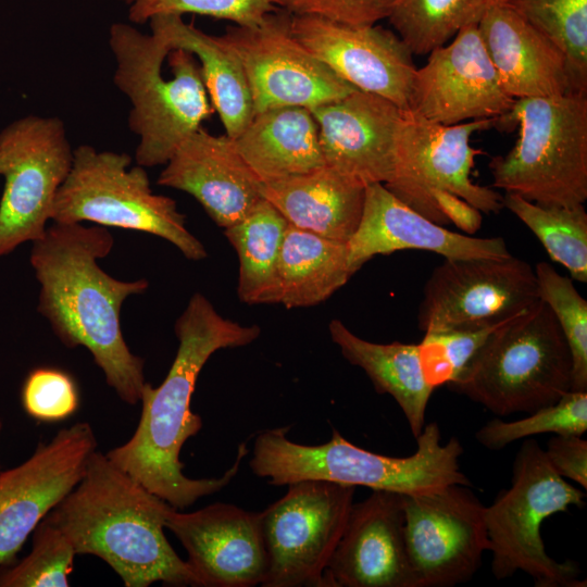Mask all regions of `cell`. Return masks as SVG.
Listing matches in <instances>:
<instances>
[{"mask_svg": "<svg viewBox=\"0 0 587 587\" xmlns=\"http://www.w3.org/2000/svg\"><path fill=\"white\" fill-rule=\"evenodd\" d=\"M174 328L178 348L166 377L158 387L146 382L135 433L105 454L150 492L185 509L226 487L248 452L240 444L234 464L221 477L195 479L183 473L182 448L202 427L190 408L197 378L214 352L250 345L261 328L223 317L200 292L191 296Z\"/></svg>", "mask_w": 587, "mask_h": 587, "instance_id": "obj_1", "label": "cell"}, {"mask_svg": "<svg viewBox=\"0 0 587 587\" xmlns=\"http://www.w3.org/2000/svg\"><path fill=\"white\" fill-rule=\"evenodd\" d=\"M114 245L99 225L54 223L33 241L29 262L39 283L38 312L67 348H86L107 384L126 403L140 401L146 384L142 358L134 354L121 329V308L143 294L145 278L125 282L98 264Z\"/></svg>", "mask_w": 587, "mask_h": 587, "instance_id": "obj_2", "label": "cell"}, {"mask_svg": "<svg viewBox=\"0 0 587 587\" xmlns=\"http://www.w3.org/2000/svg\"><path fill=\"white\" fill-rule=\"evenodd\" d=\"M171 508L96 450L83 478L45 519L67 537L76 554L102 559L126 587L157 582L202 587L165 537Z\"/></svg>", "mask_w": 587, "mask_h": 587, "instance_id": "obj_3", "label": "cell"}, {"mask_svg": "<svg viewBox=\"0 0 587 587\" xmlns=\"http://www.w3.org/2000/svg\"><path fill=\"white\" fill-rule=\"evenodd\" d=\"M288 430L289 427L265 429L254 439L249 465L270 485L319 479L404 496L427 494L452 484L471 486L459 464L461 442L451 437L442 445L436 422L424 425L415 437V452L402 458L360 448L335 428L329 441L315 446L291 441Z\"/></svg>", "mask_w": 587, "mask_h": 587, "instance_id": "obj_4", "label": "cell"}, {"mask_svg": "<svg viewBox=\"0 0 587 587\" xmlns=\"http://www.w3.org/2000/svg\"><path fill=\"white\" fill-rule=\"evenodd\" d=\"M114 85L130 102L128 126L137 135L136 164L164 165L209 118L213 107L197 58L170 50L154 34L117 22L109 30Z\"/></svg>", "mask_w": 587, "mask_h": 587, "instance_id": "obj_5", "label": "cell"}, {"mask_svg": "<svg viewBox=\"0 0 587 587\" xmlns=\"http://www.w3.org/2000/svg\"><path fill=\"white\" fill-rule=\"evenodd\" d=\"M447 385L498 416L555 403L572 390V360L549 307L539 299L494 329Z\"/></svg>", "mask_w": 587, "mask_h": 587, "instance_id": "obj_6", "label": "cell"}, {"mask_svg": "<svg viewBox=\"0 0 587 587\" xmlns=\"http://www.w3.org/2000/svg\"><path fill=\"white\" fill-rule=\"evenodd\" d=\"M519 126L504 155L489 163L492 186L546 205L587 200V92L514 99L496 125Z\"/></svg>", "mask_w": 587, "mask_h": 587, "instance_id": "obj_7", "label": "cell"}, {"mask_svg": "<svg viewBox=\"0 0 587 587\" xmlns=\"http://www.w3.org/2000/svg\"><path fill=\"white\" fill-rule=\"evenodd\" d=\"M585 496L555 473L535 439L525 440L513 461L510 487L485 510L494 576L504 579L522 571L538 587L583 586L578 565L553 560L540 530L551 515L584 507Z\"/></svg>", "mask_w": 587, "mask_h": 587, "instance_id": "obj_8", "label": "cell"}, {"mask_svg": "<svg viewBox=\"0 0 587 587\" xmlns=\"http://www.w3.org/2000/svg\"><path fill=\"white\" fill-rule=\"evenodd\" d=\"M51 222H90L148 233L170 241L189 260L208 255L186 228L176 202L152 191L146 167L132 166L127 153L90 145L73 150L72 167L57 193Z\"/></svg>", "mask_w": 587, "mask_h": 587, "instance_id": "obj_9", "label": "cell"}, {"mask_svg": "<svg viewBox=\"0 0 587 587\" xmlns=\"http://www.w3.org/2000/svg\"><path fill=\"white\" fill-rule=\"evenodd\" d=\"M496 118L440 125L403 111L398 130L395 166L385 187L407 205L440 224L435 198L449 192L465 200L480 213H499L502 195L475 184V158L483 153L471 137L496 126ZM441 225V224H440Z\"/></svg>", "mask_w": 587, "mask_h": 587, "instance_id": "obj_10", "label": "cell"}, {"mask_svg": "<svg viewBox=\"0 0 587 587\" xmlns=\"http://www.w3.org/2000/svg\"><path fill=\"white\" fill-rule=\"evenodd\" d=\"M261 514L267 553L263 587H324L323 574L344 533L354 486L305 479Z\"/></svg>", "mask_w": 587, "mask_h": 587, "instance_id": "obj_11", "label": "cell"}, {"mask_svg": "<svg viewBox=\"0 0 587 587\" xmlns=\"http://www.w3.org/2000/svg\"><path fill=\"white\" fill-rule=\"evenodd\" d=\"M73 150L57 116L26 115L1 129L0 257L43 236Z\"/></svg>", "mask_w": 587, "mask_h": 587, "instance_id": "obj_12", "label": "cell"}, {"mask_svg": "<svg viewBox=\"0 0 587 587\" xmlns=\"http://www.w3.org/2000/svg\"><path fill=\"white\" fill-rule=\"evenodd\" d=\"M538 300L535 271L520 258L445 259L424 285L417 327L425 334L494 326Z\"/></svg>", "mask_w": 587, "mask_h": 587, "instance_id": "obj_13", "label": "cell"}, {"mask_svg": "<svg viewBox=\"0 0 587 587\" xmlns=\"http://www.w3.org/2000/svg\"><path fill=\"white\" fill-rule=\"evenodd\" d=\"M291 20L276 9L255 25L228 26L220 36L242 65L254 114L288 105L312 109L357 90L296 39Z\"/></svg>", "mask_w": 587, "mask_h": 587, "instance_id": "obj_14", "label": "cell"}, {"mask_svg": "<svg viewBox=\"0 0 587 587\" xmlns=\"http://www.w3.org/2000/svg\"><path fill=\"white\" fill-rule=\"evenodd\" d=\"M461 484L404 496V537L416 587L469 582L489 549L486 505Z\"/></svg>", "mask_w": 587, "mask_h": 587, "instance_id": "obj_15", "label": "cell"}, {"mask_svg": "<svg viewBox=\"0 0 587 587\" xmlns=\"http://www.w3.org/2000/svg\"><path fill=\"white\" fill-rule=\"evenodd\" d=\"M96 449L91 425L78 422L0 472V567L14 562L36 526L75 488Z\"/></svg>", "mask_w": 587, "mask_h": 587, "instance_id": "obj_16", "label": "cell"}, {"mask_svg": "<svg viewBox=\"0 0 587 587\" xmlns=\"http://www.w3.org/2000/svg\"><path fill=\"white\" fill-rule=\"evenodd\" d=\"M416 68L408 112L440 125L499 118L514 99L503 89L477 25L459 30L452 41L430 51Z\"/></svg>", "mask_w": 587, "mask_h": 587, "instance_id": "obj_17", "label": "cell"}, {"mask_svg": "<svg viewBox=\"0 0 587 587\" xmlns=\"http://www.w3.org/2000/svg\"><path fill=\"white\" fill-rule=\"evenodd\" d=\"M291 29L296 39L342 80L408 110L417 67L398 35L376 25L349 26L295 15Z\"/></svg>", "mask_w": 587, "mask_h": 587, "instance_id": "obj_18", "label": "cell"}, {"mask_svg": "<svg viewBox=\"0 0 587 587\" xmlns=\"http://www.w3.org/2000/svg\"><path fill=\"white\" fill-rule=\"evenodd\" d=\"M165 528L180 541L202 587H253L267 571L261 514L215 502L190 513L172 507Z\"/></svg>", "mask_w": 587, "mask_h": 587, "instance_id": "obj_19", "label": "cell"}, {"mask_svg": "<svg viewBox=\"0 0 587 587\" xmlns=\"http://www.w3.org/2000/svg\"><path fill=\"white\" fill-rule=\"evenodd\" d=\"M323 583L324 587H416L404 537L403 495L373 490L352 504Z\"/></svg>", "mask_w": 587, "mask_h": 587, "instance_id": "obj_20", "label": "cell"}, {"mask_svg": "<svg viewBox=\"0 0 587 587\" xmlns=\"http://www.w3.org/2000/svg\"><path fill=\"white\" fill-rule=\"evenodd\" d=\"M310 110L319 126L325 165L363 187L391 178L403 115L399 107L357 89Z\"/></svg>", "mask_w": 587, "mask_h": 587, "instance_id": "obj_21", "label": "cell"}, {"mask_svg": "<svg viewBox=\"0 0 587 587\" xmlns=\"http://www.w3.org/2000/svg\"><path fill=\"white\" fill-rule=\"evenodd\" d=\"M347 247L355 273L373 257L401 250L430 251L444 259L511 255L503 238L451 232L407 205L384 184L365 187L362 215Z\"/></svg>", "mask_w": 587, "mask_h": 587, "instance_id": "obj_22", "label": "cell"}, {"mask_svg": "<svg viewBox=\"0 0 587 587\" xmlns=\"http://www.w3.org/2000/svg\"><path fill=\"white\" fill-rule=\"evenodd\" d=\"M157 184L192 196L220 227L242 220L262 199V182L235 141L202 127L187 137L160 173Z\"/></svg>", "mask_w": 587, "mask_h": 587, "instance_id": "obj_23", "label": "cell"}, {"mask_svg": "<svg viewBox=\"0 0 587 587\" xmlns=\"http://www.w3.org/2000/svg\"><path fill=\"white\" fill-rule=\"evenodd\" d=\"M477 27L511 98L554 97L575 91L562 50L508 5L489 9Z\"/></svg>", "mask_w": 587, "mask_h": 587, "instance_id": "obj_24", "label": "cell"}, {"mask_svg": "<svg viewBox=\"0 0 587 587\" xmlns=\"http://www.w3.org/2000/svg\"><path fill=\"white\" fill-rule=\"evenodd\" d=\"M365 187L323 165L262 183L261 196L297 228L348 242L363 210Z\"/></svg>", "mask_w": 587, "mask_h": 587, "instance_id": "obj_25", "label": "cell"}, {"mask_svg": "<svg viewBox=\"0 0 587 587\" xmlns=\"http://www.w3.org/2000/svg\"><path fill=\"white\" fill-rule=\"evenodd\" d=\"M233 139L262 183L325 165L317 123L311 110L304 107H277L258 112Z\"/></svg>", "mask_w": 587, "mask_h": 587, "instance_id": "obj_26", "label": "cell"}, {"mask_svg": "<svg viewBox=\"0 0 587 587\" xmlns=\"http://www.w3.org/2000/svg\"><path fill=\"white\" fill-rule=\"evenodd\" d=\"M151 33L170 50L192 53L201 67L211 104L217 112L225 135L236 138L254 115L249 85L235 52L220 36L203 33L183 16L160 15L149 21Z\"/></svg>", "mask_w": 587, "mask_h": 587, "instance_id": "obj_27", "label": "cell"}, {"mask_svg": "<svg viewBox=\"0 0 587 587\" xmlns=\"http://www.w3.org/2000/svg\"><path fill=\"white\" fill-rule=\"evenodd\" d=\"M328 332L342 357L364 371L375 390L395 399L417 437L435 389L425 377L419 345L372 342L353 334L340 320L330 321Z\"/></svg>", "mask_w": 587, "mask_h": 587, "instance_id": "obj_28", "label": "cell"}, {"mask_svg": "<svg viewBox=\"0 0 587 587\" xmlns=\"http://www.w3.org/2000/svg\"><path fill=\"white\" fill-rule=\"evenodd\" d=\"M354 274L346 242L288 224L278 260L279 303L289 309L319 304Z\"/></svg>", "mask_w": 587, "mask_h": 587, "instance_id": "obj_29", "label": "cell"}, {"mask_svg": "<svg viewBox=\"0 0 587 587\" xmlns=\"http://www.w3.org/2000/svg\"><path fill=\"white\" fill-rule=\"evenodd\" d=\"M288 222L264 198L224 228L239 261L237 294L248 304L279 303L278 260Z\"/></svg>", "mask_w": 587, "mask_h": 587, "instance_id": "obj_30", "label": "cell"}, {"mask_svg": "<svg viewBox=\"0 0 587 587\" xmlns=\"http://www.w3.org/2000/svg\"><path fill=\"white\" fill-rule=\"evenodd\" d=\"M502 204L534 233L550 259L564 266L572 279L587 283V213L584 204L546 205L512 192L502 195Z\"/></svg>", "mask_w": 587, "mask_h": 587, "instance_id": "obj_31", "label": "cell"}, {"mask_svg": "<svg viewBox=\"0 0 587 587\" xmlns=\"http://www.w3.org/2000/svg\"><path fill=\"white\" fill-rule=\"evenodd\" d=\"M504 0H396L387 17L413 54L441 47Z\"/></svg>", "mask_w": 587, "mask_h": 587, "instance_id": "obj_32", "label": "cell"}, {"mask_svg": "<svg viewBox=\"0 0 587 587\" xmlns=\"http://www.w3.org/2000/svg\"><path fill=\"white\" fill-rule=\"evenodd\" d=\"M564 53L575 91L587 92V0H504Z\"/></svg>", "mask_w": 587, "mask_h": 587, "instance_id": "obj_33", "label": "cell"}, {"mask_svg": "<svg viewBox=\"0 0 587 587\" xmlns=\"http://www.w3.org/2000/svg\"><path fill=\"white\" fill-rule=\"evenodd\" d=\"M538 297L551 310L567 344L572 360V390L587 391V301L571 277L547 262L536 264Z\"/></svg>", "mask_w": 587, "mask_h": 587, "instance_id": "obj_34", "label": "cell"}, {"mask_svg": "<svg viewBox=\"0 0 587 587\" xmlns=\"http://www.w3.org/2000/svg\"><path fill=\"white\" fill-rule=\"evenodd\" d=\"M515 421L496 417L475 434L485 448L497 451L513 441L540 434L582 436L587 429V391L570 390L555 403Z\"/></svg>", "mask_w": 587, "mask_h": 587, "instance_id": "obj_35", "label": "cell"}, {"mask_svg": "<svg viewBox=\"0 0 587 587\" xmlns=\"http://www.w3.org/2000/svg\"><path fill=\"white\" fill-rule=\"evenodd\" d=\"M75 555L67 537L43 519L33 532L30 553L0 567V587H67Z\"/></svg>", "mask_w": 587, "mask_h": 587, "instance_id": "obj_36", "label": "cell"}, {"mask_svg": "<svg viewBox=\"0 0 587 587\" xmlns=\"http://www.w3.org/2000/svg\"><path fill=\"white\" fill-rule=\"evenodd\" d=\"M128 20L143 24L160 15L198 14L234 22L239 26L260 23L276 10L274 0H120Z\"/></svg>", "mask_w": 587, "mask_h": 587, "instance_id": "obj_37", "label": "cell"}, {"mask_svg": "<svg viewBox=\"0 0 587 587\" xmlns=\"http://www.w3.org/2000/svg\"><path fill=\"white\" fill-rule=\"evenodd\" d=\"M503 323L475 329L425 333L419 349L428 383L436 388L453 380L491 332Z\"/></svg>", "mask_w": 587, "mask_h": 587, "instance_id": "obj_38", "label": "cell"}, {"mask_svg": "<svg viewBox=\"0 0 587 587\" xmlns=\"http://www.w3.org/2000/svg\"><path fill=\"white\" fill-rule=\"evenodd\" d=\"M21 400L30 417L40 422H59L77 411L79 394L68 373L46 366L29 372L22 386Z\"/></svg>", "mask_w": 587, "mask_h": 587, "instance_id": "obj_39", "label": "cell"}, {"mask_svg": "<svg viewBox=\"0 0 587 587\" xmlns=\"http://www.w3.org/2000/svg\"><path fill=\"white\" fill-rule=\"evenodd\" d=\"M295 16H313L349 26H371L387 18L396 0H274Z\"/></svg>", "mask_w": 587, "mask_h": 587, "instance_id": "obj_40", "label": "cell"}, {"mask_svg": "<svg viewBox=\"0 0 587 587\" xmlns=\"http://www.w3.org/2000/svg\"><path fill=\"white\" fill-rule=\"evenodd\" d=\"M545 454L558 475L587 488V441L582 436L554 435L548 440Z\"/></svg>", "mask_w": 587, "mask_h": 587, "instance_id": "obj_41", "label": "cell"}, {"mask_svg": "<svg viewBox=\"0 0 587 587\" xmlns=\"http://www.w3.org/2000/svg\"><path fill=\"white\" fill-rule=\"evenodd\" d=\"M2 173V159H1V154H0V175Z\"/></svg>", "mask_w": 587, "mask_h": 587, "instance_id": "obj_42", "label": "cell"}, {"mask_svg": "<svg viewBox=\"0 0 587 587\" xmlns=\"http://www.w3.org/2000/svg\"><path fill=\"white\" fill-rule=\"evenodd\" d=\"M1 427H2V423H1V419H0V432H1Z\"/></svg>", "mask_w": 587, "mask_h": 587, "instance_id": "obj_43", "label": "cell"}]
</instances>
